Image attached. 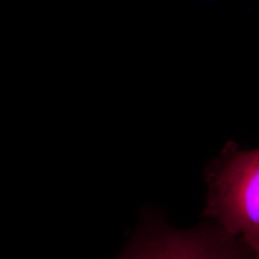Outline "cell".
Masks as SVG:
<instances>
[{
    "instance_id": "cell-1",
    "label": "cell",
    "mask_w": 259,
    "mask_h": 259,
    "mask_svg": "<svg viewBox=\"0 0 259 259\" xmlns=\"http://www.w3.org/2000/svg\"><path fill=\"white\" fill-rule=\"evenodd\" d=\"M204 179V216L244 241L259 258V148L228 142Z\"/></svg>"
},
{
    "instance_id": "cell-2",
    "label": "cell",
    "mask_w": 259,
    "mask_h": 259,
    "mask_svg": "<svg viewBox=\"0 0 259 259\" xmlns=\"http://www.w3.org/2000/svg\"><path fill=\"white\" fill-rule=\"evenodd\" d=\"M117 259H256V255L239 237L210 221L186 230L153 225Z\"/></svg>"
},
{
    "instance_id": "cell-3",
    "label": "cell",
    "mask_w": 259,
    "mask_h": 259,
    "mask_svg": "<svg viewBox=\"0 0 259 259\" xmlns=\"http://www.w3.org/2000/svg\"><path fill=\"white\" fill-rule=\"evenodd\" d=\"M256 259H259V258H256Z\"/></svg>"
}]
</instances>
